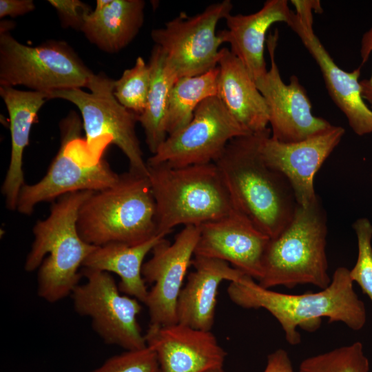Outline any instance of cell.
Here are the masks:
<instances>
[{
	"mask_svg": "<svg viewBox=\"0 0 372 372\" xmlns=\"http://www.w3.org/2000/svg\"><path fill=\"white\" fill-rule=\"evenodd\" d=\"M266 130L231 140L214 163L236 211L273 238L289 224L298 203L287 178L260 156Z\"/></svg>",
	"mask_w": 372,
	"mask_h": 372,
	"instance_id": "1",
	"label": "cell"
},
{
	"mask_svg": "<svg viewBox=\"0 0 372 372\" xmlns=\"http://www.w3.org/2000/svg\"><path fill=\"white\" fill-rule=\"evenodd\" d=\"M349 269L344 267L333 272L331 283L318 292L303 294L282 293L261 287L254 279L245 275L227 288L229 299L244 309H264L280 324L287 342L296 345L301 341L298 327L314 331L322 318L329 323L340 322L353 331L366 323L364 302L354 291Z\"/></svg>",
	"mask_w": 372,
	"mask_h": 372,
	"instance_id": "2",
	"label": "cell"
},
{
	"mask_svg": "<svg viewBox=\"0 0 372 372\" xmlns=\"http://www.w3.org/2000/svg\"><path fill=\"white\" fill-rule=\"evenodd\" d=\"M79 191L59 197L49 216L33 228L34 239L24 265L26 271L39 268L37 293L54 303L71 295L79 285V269L97 246L84 241L77 229L79 209L93 193Z\"/></svg>",
	"mask_w": 372,
	"mask_h": 372,
	"instance_id": "3",
	"label": "cell"
},
{
	"mask_svg": "<svg viewBox=\"0 0 372 372\" xmlns=\"http://www.w3.org/2000/svg\"><path fill=\"white\" fill-rule=\"evenodd\" d=\"M156 203L157 234L174 227L200 226L237 211L214 163L173 167L148 165Z\"/></svg>",
	"mask_w": 372,
	"mask_h": 372,
	"instance_id": "4",
	"label": "cell"
},
{
	"mask_svg": "<svg viewBox=\"0 0 372 372\" xmlns=\"http://www.w3.org/2000/svg\"><path fill=\"white\" fill-rule=\"evenodd\" d=\"M77 229L84 241L97 247L137 245L158 236L148 176L129 170L114 185L94 192L79 209Z\"/></svg>",
	"mask_w": 372,
	"mask_h": 372,
	"instance_id": "5",
	"label": "cell"
},
{
	"mask_svg": "<svg viewBox=\"0 0 372 372\" xmlns=\"http://www.w3.org/2000/svg\"><path fill=\"white\" fill-rule=\"evenodd\" d=\"M327 221L318 196L307 205H298L289 224L269 240L258 284L266 289L304 284L321 289L328 287L331 278L326 252Z\"/></svg>",
	"mask_w": 372,
	"mask_h": 372,
	"instance_id": "6",
	"label": "cell"
},
{
	"mask_svg": "<svg viewBox=\"0 0 372 372\" xmlns=\"http://www.w3.org/2000/svg\"><path fill=\"white\" fill-rule=\"evenodd\" d=\"M114 80L103 74H94L87 87L90 92L71 88L47 94L48 99H64L78 107L85 132V144L92 156L101 158L106 145L114 143L128 159L130 171L147 176V161L136 132L139 115L118 101L114 94Z\"/></svg>",
	"mask_w": 372,
	"mask_h": 372,
	"instance_id": "7",
	"label": "cell"
},
{
	"mask_svg": "<svg viewBox=\"0 0 372 372\" xmlns=\"http://www.w3.org/2000/svg\"><path fill=\"white\" fill-rule=\"evenodd\" d=\"M83 123L70 112L60 123L61 146L46 174L33 185L25 184L19 195L17 209L30 214L39 203L79 192H97L114 185L118 180L104 159L95 158L81 139Z\"/></svg>",
	"mask_w": 372,
	"mask_h": 372,
	"instance_id": "8",
	"label": "cell"
},
{
	"mask_svg": "<svg viewBox=\"0 0 372 372\" xmlns=\"http://www.w3.org/2000/svg\"><path fill=\"white\" fill-rule=\"evenodd\" d=\"M94 73L65 42L28 46L10 32L0 33V86L24 85L33 91L87 87Z\"/></svg>",
	"mask_w": 372,
	"mask_h": 372,
	"instance_id": "9",
	"label": "cell"
},
{
	"mask_svg": "<svg viewBox=\"0 0 372 372\" xmlns=\"http://www.w3.org/2000/svg\"><path fill=\"white\" fill-rule=\"evenodd\" d=\"M233 4L223 0L209 5L194 16L181 12L151 37L162 50L167 68L177 79L203 74L218 66L223 39L218 23L231 14Z\"/></svg>",
	"mask_w": 372,
	"mask_h": 372,
	"instance_id": "10",
	"label": "cell"
},
{
	"mask_svg": "<svg viewBox=\"0 0 372 372\" xmlns=\"http://www.w3.org/2000/svg\"><path fill=\"white\" fill-rule=\"evenodd\" d=\"M82 274L86 282L79 284L71 293L75 311L91 319L93 329L105 343L125 351L146 347L137 321L140 302L121 294L108 272L84 268Z\"/></svg>",
	"mask_w": 372,
	"mask_h": 372,
	"instance_id": "11",
	"label": "cell"
},
{
	"mask_svg": "<svg viewBox=\"0 0 372 372\" xmlns=\"http://www.w3.org/2000/svg\"><path fill=\"white\" fill-rule=\"evenodd\" d=\"M251 134L217 96H211L197 107L186 126L168 135L147 164L181 167L214 163L231 140Z\"/></svg>",
	"mask_w": 372,
	"mask_h": 372,
	"instance_id": "12",
	"label": "cell"
},
{
	"mask_svg": "<svg viewBox=\"0 0 372 372\" xmlns=\"http://www.w3.org/2000/svg\"><path fill=\"white\" fill-rule=\"evenodd\" d=\"M278 39L277 30L269 34L270 69L255 83L268 108L271 136L283 143L298 142L319 135L333 125L312 114L311 101L296 76H291L288 84L282 81L275 56Z\"/></svg>",
	"mask_w": 372,
	"mask_h": 372,
	"instance_id": "13",
	"label": "cell"
},
{
	"mask_svg": "<svg viewBox=\"0 0 372 372\" xmlns=\"http://www.w3.org/2000/svg\"><path fill=\"white\" fill-rule=\"evenodd\" d=\"M199 234L198 226H185L172 243L162 238L153 247L151 258L143 263V278L145 282L154 284L144 303L151 324L178 322L177 301L194 256Z\"/></svg>",
	"mask_w": 372,
	"mask_h": 372,
	"instance_id": "14",
	"label": "cell"
},
{
	"mask_svg": "<svg viewBox=\"0 0 372 372\" xmlns=\"http://www.w3.org/2000/svg\"><path fill=\"white\" fill-rule=\"evenodd\" d=\"M344 133L342 127L333 125L326 132L306 140L283 143L273 138L269 128L260 137L259 152L268 166L287 178L298 205H307L318 196L314 189L316 173Z\"/></svg>",
	"mask_w": 372,
	"mask_h": 372,
	"instance_id": "15",
	"label": "cell"
},
{
	"mask_svg": "<svg viewBox=\"0 0 372 372\" xmlns=\"http://www.w3.org/2000/svg\"><path fill=\"white\" fill-rule=\"evenodd\" d=\"M194 256L230 263L259 281L269 238L238 211L200 226Z\"/></svg>",
	"mask_w": 372,
	"mask_h": 372,
	"instance_id": "16",
	"label": "cell"
},
{
	"mask_svg": "<svg viewBox=\"0 0 372 372\" xmlns=\"http://www.w3.org/2000/svg\"><path fill=\"white\" fill-rule=\"evenodd\" d=\"M145 340L156 356L160 372H207L223 367L227 355L211 331L179 322L149 324Z\"/></svg>",
	"mask_w": 372,
	"mask_h": 372,
	"instance_id": "17",
	"label": "cell"
},
{
	"mask_svg": "<svg viewBox=\"0 0 372 372\" xmlns=\"http://www.w3.org/2000/svg\"><path fill=\"white\" fill-rule=\"evenodd\" d=\"M313 17L294 12L289 25L316 61L322 72L330 97L346 116L358 136L372 133V110L365 103L359 81L361 68L346 72L339 68L316 35Z\"/></svg>",
	"mask_w": 372,
	"mask_h": 372,
	"instance_id": "18",
	"label": "cell"
},
{
	"mask_svg": "<svg viewBox=\"0 0 372 372\" xmlns=\"http://www.w3.org/2000/svg\"><path fill=\"white\" fill-rule=\"evenodd\" d=\"M294 12L287 0H267L257 12L249 14H230L225 19L227 28L218 34L230 51L244 64L254 81L266 74L265 43L269 28L277 22L291 23Z\"/></svg>",
	"mask_w": 372,
	"mask_h": 372,
	"instance_id": "19",
	"label": "cell"
},
{
	"mask_svg": "<svg viewBox=\"0 0 372 372\" xmlns=\"http://www.w3.org/2000/svg\"><path fill=\"white\" fill-rule=\"evenodd\" d=\"M189 273L177 301L178 322L211 331L215 318L216 298L224 280L238 282L245 275L225 261L194 256Z\"/></svg>",
	"mask_w": 372,
	"mask_h": 372,
	"instance_id": "20",
	"label": "cell"
},
{
	"mask_svg": "<svg viewBox=\"0 0 372 372\" xmlns=\"http://www.w3.org/2000/svg\"><path fill=\"white\" fill-rule=\"evenodd\" d=\"M217 96L236 121L251 133L268 129L265 100L241 61L229 49L220 50Z\"/></svg>",
	"mask_w": 372,
	"mask_h": 372,
	"instance_id": "21",
	"label": "cell"
},
{
	"mask_svg": "<svg viewBox=\"0 0 372 372\" xmlns=\"http://www.w3.org/2000/svg\"><path fill=\"white\" fill-rule=\"evenodd\" d=\"M0 95L9 114L11 134V155L8 172L2 185L6 207L16 209L19 192L25 185L23 154L29 143L30 130L37 113L48 94L37 91L19 90L13 87L0 86Z\"/></svg>",
	"mask_w": 372,
	"mask_h": 372,
	"instance_id": "22",
	"label": "cell"
},
{
	"mask_svg": "<svg viewBox=\"0 0 372 372\" xmlns=\"http://www.w3.org/2000/svg\"><path fill=\"white\" fill-rule=\"evenodd\" d=\"M145 6L143 0H97L81 31L100 50L118 52L138 33L144 21Z\"/></svg>",
	"mask_w": 372,
	"mask_h": 372,
	"instance_id": "23",
	"label": "cell"
},
{
	"mask_svg": "<svg viewBox=\"0 0 372 372\" xmlns=\"http://www.w3.org/2000/svg\"><path fill=\"white\" fill-rule=\"evenodd\" d=\"M158 235L137 245L110 243L96 248L83 264L86 269L112 272L120 277L121 292L145 303L148 291L142 276L143 260L146 255L162 239Z\"/></svg>",
	"mask_w": 372,
	"mask_h": 372,
	"instance_id": "24",
	"label": "cell"
},
{
	"mask_svg": "<svg viewBox=\"0 0 372 372\" xmlns=\"http://www.w3.org/2000/svg\"><path fill=\"white\" fill-rule=\"evenodd\" d=\"M151 83L144 112L138 116L147 147L154 154L168 136L167 115L171 89L178 80L165 65L164 54L154 45L149 61Z\"/></svg>",
	"mask_w": 372,
	"mask_h": 372,
	"instance_id": "25",
	"label": "cell"
},
{
	"mask_svg": "<svg viewBox=\"0 0 372 372\" xmlns=\"http://www.w3.org/2000/svg\"><path fill=\"white\" fill-rule=\"evenodd\" d=\"M219 68L194 76L178 79L169 96L167 132L170 135L186 126L197 107L209 97L217 96Z\"/></svg>",
	"mask_w": 372,
	"mask_h": 372,
	"instance_id": "26",
	"label": "cell"
},
{
	"mask_svg": "<svg viewBox=\"0 0 372 372\" xmlns=\"http://www.w3.org/2000/svg\"><path fill=\"white\" fill-rule=\"evenodd\" d=\"M369 362L361 342L340 347L307 358L299 372H369Z\"/></svg>",
	"mask_w": 372,
	"mask_h": 372,
	"instance_id": "27",
	"label": "cell"
},
{
	"mask_svg": "<svg viewBox=\"0 0 372 372\" xmlns=\"http://www.w3.org/2000/svg\"><path fill=\"white\" fill-rule=\"evenodd\" d=\"M151 83V70L141 56L114 80V94L125 108L141 115L145 110Z\"/></svg>",
	"mask_w": 372,
	"mask_h": 372,
	"instance_id": "28",
	"label": "cell"
},
{
	"mask_svg": "<svg viewBox=\"0 0 372 372\" xmlns=\"http://www.w3.org/2000/svg\"><path fill=\"white\" fill-rule=\"evenodd\" d=\"M353 228L358 241V258L349 275L372 302V224L368 218H360Z\"/></svg>",
	"mask_w": 372,
	"mask_h": 372,
	"instance_id": "29",
	"label": "cell"
},
{
	"mask_svg": "<svg viewBox=\"0 0 372 372\" xmlns=\"http://www.w3.org/2000/svg\"><path fill=\"white\" fill-rule=\"evenodd\" d=\"M91 372H160V369L154 352L146 347L112 356Z\"/></svg>",
	"mask_w": 372,
	"mask_h": 372,
	"instance_id": "30",
	"label": "cell"
},
{
	"mask_svg": "<svg viewBox=\"0 0 372 372\" xmlns=\"http://www.w3.org/2000/svg\"><path fill=\"white\" fill-rule=\"evenodd\" d=\"M56 10L64 27L82 30L86 16L92 11L89 6L79 0H48Z\"/></svg>",
	"mask_w": 372,
	"mask_h": 372,
	"instance_id": "31",
	"label": "cell"
},
{
	"mask_svg": "<svg viewBox=\"0 0 372 372\" xmlns=\"http://www.w3.org/2000/svg\"><path fill=\"white\" fill-rule=\"evenodd\" d=\"M372 53V28L368 30L362 37L360 56L362 64H364ZM362 87V94L364 100L372 103V72L369 79L360 81Z\"/></svg>",
	"mask_w": 372,
	"mask_h": 372,
	"instance_id": "32",
	"label": "cell"
},
{
	"mask_svg": "<svg viewBox=\"0 0 372 372\" xmlns=\"http://www.w3.org/2000/svg\"><path fill=\"white\" fill-rule=\"evenodd\" d=\"M263 372H295L288 353L282 349L267 356Z\"/></svg>",
	"mask_w": 372,
	"mask_h": 372,
	"instance_id": "33",
	"label": "cell"
},
{
	"mask_svg": "<svg viewBox=\"0 0 372 372\" xmlns=\"http://www.w3.org/2000/svg\"><path fill=\"white\" fill-rule=\"evenodd\" d=\"M35 9L32 0H0V17H15Z\"/></svg>",
	"mask_w": 372,
	"mask_h": 372,
	"instance_id": "34",
	"label": "cell"
},
{
	"mask_svg": "<svg viewBox=\"0 0 372 372\" xmlns=\"http://www.w3.org/2000/svg\"><path fill=\"white\" fill-rule=\"evenodd\" d=\"M14 27V23L10 21H1L0 25V33L10 32Z\"/></svg>",
	"mask_w": 372,
	"mask_h": 372,
	"instance_id": "35",
	"label": "cell"
},
{
	"mask_svg": "<svg viewBox=\"0 0 372 372\" xmlns=\"http://www.w3.org/2000/svg\"><path fill=\"white\" fill-rule=\"evenodd\" d=\"M207 372H226V371L224 370L223 367H220V368L211 369Z\"/></svg>",
	"mask_w": 372,
	"mask_h": 372,
	"instance_id": "36",
	"label": "cell"
},
{
	"mask_svg": "<svg viewBox=\"0 0 372 372\" xmlns=\"http://www.w3.org/2000/svg\"><path fill=\"white\" fill-rule=\"evenodd\" d=\"M370 104H371V107H370V108H371V110H372V103H370Z\"/></svg>",
	"mask_w": 372,
	"mask_h": 372,
	"instance_id": "37",
	"label": "cell"
}]
</instances>
